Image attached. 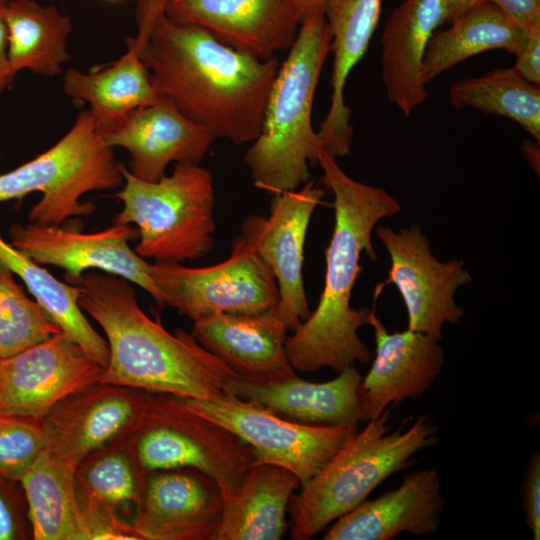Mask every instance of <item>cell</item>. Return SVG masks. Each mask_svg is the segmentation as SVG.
Listing matches in <instances>:
<instances>
[{"label": "cell", "mask_w": 540, "mask_h": 540, "mask_svg": "<svg viewBox=\"0 0 540 540\" xmlns=\"http://www.w3.org/2000/svg\"><path fill=\"white\" fill-rule=\"evenodd\" d=\"M157 93L215 138L254 141L280 63L235 50L162 14L140 52Z\"/></svg>", "instance_id": "cell-1"}, {"label": "cell", "mask_w": 540, "mask_h": 540, "mask_svg": "<svg viewBox=\"0 0 540 540\" xmlns=\"http://www.w3.org/2000/svg\"><path fill=\"white\" fill-rule=\"evenodd\" d=\"M317 164L323 182L334 195V227L325 251L324 287L314 311L287 336L285 350L294 370L311 372L328 367L340 373L367 363L373 352L358 336L369 324L371 309L351 306L352 290L362 267L363 251L377 259L372 232L377 223L401 210L386 190L351 178L336 159L321 151Z\"/></svg>", "instance_id": "cell-2"}, {"label": "cell", "mask_w": 540, "mask_h": 540, "mask_svg": "<svg viewBox=\"0 0 540 540\" xmlns=\"http://www.w3.org/2000/svg\"><path fill=\"white\" fill-rule=\"evenodd\" d=\"M71 284L79 288L82 311L107 337L109 356L101 382L183 398L237 396L236 384L243 378L192 334L182 329L172 334L148 317L131 282L87 271Z\"/></svg>", "instance_id": "cell-3"}, {"label": "cell", "mask_w": 540, "mask_h": 540, "mask_svg": "<svg viewBox=\"0 0 540 540\" xmlns=\"http://www.w3.org/2000/svg\"><path fill=\"white\" fill-rule=\"evenodd\" d=\"M323 8L306 16L280 64L267 99L258 137L244 155L253 185L276 194L310 180L309 165L322 151L312 126L314 95L330 52Z\"/></svg>", "instance_id": "cell-4"}, {"label": "cell", "mask_w": 540, "mask_h": 540, "mask_svg": "<svg viewBox=\"0 0 540 540\" xmlns=\"http://www.w3.org/2000/svg\"><path fill=\"white\" fill-rule=\"evenodd\" d=\"M389 410L367 421L289 503L291 538L308 540L363 503L394 473L436 440L437 426L421 415L405 431L393 432Z\"/></svg>", "instance_id": "cell-5"}, {"label": "cell", "mask_w": 540, "mask_h": 540, "mask_svg": "<svg viewBox=\"0 0 540 540\" xmlns=\"http://www.w3.org/2000/svg\"><path fill=\"white\" fill-rule=\"evenodd\" d=\"M123 184L115 193L122 210L113 224H135V252L154 261L181 263L205 256L214 245L215 190L211 172L175 164L170 175L147 182L120 165Z\"/></svg>", "instance_id": "cell-6"}, {"label": "cell", "mask_w": 540, "mask_h": 540, "mask_svg": "<svg viewBox=\"0 0 540 540\" xmlns=\"http://www.w3.org/2000/svg\"><path fill=\"white\" fill-rule=\"evenodd\" d=\"M120 165L85 109L52 147L0 174V202L40 192L41 199L28 213L29 223L61 226L72 217L89 216L95 211L93 203L80 200L84 194L122 186Z\"/></svg>", "instance_id": "cell-7"}, {"label": "cell", "mask_w": 540, "mask_h": 540, "mask_svg": "<svg viewBox=\"0 0 540 540\" xmlns=\"http://www.w3.org/2000/svg\"><path fill=\"white\" fill-rule=\"evenodd\" d=\"M126 442L146 474L192 468L215 481L223 497L238 487L256 462L249 444L170 394L154 393L144 417Z\"/></svg>", "instance_id": "cell-8"}, {"label": "cell", "mask_w": 540, "mask_h": 540, "mask_svg": "<svg viewBox=\"0 0 540 540\" xmlns=\"http://www.w3.org/2000/svg\"><path fill=\"white\" fill-rule=\"evenodd\" d=\"M150 275L170 306L193 321L212 313L253 314L276 308L279 289L266 262L241 237L224 261L206 267L150 263Z\"/></svg>", "instance_id": "cell-9"}, {"label": "cell", "mask_w": 540, "mask_h": 540, "mask_svg": "<svg viewBox=\"0 0 540 540\" xmlns=\"http://www.w3.org/2000/svg\"><path fill=\"white\" fill-rule=\"evenodd\" d=\"M178 398L193 412L225 427L249 444L257 463L287 469L301 484L316 475L358 431L295 422L238 396L219 400Z\"/></svg>", "instance_id": "cell-10"}, {"label": "cell", "mask_w": 540, "mask_h": 540, "mask_svg": "<svg viewBox=\"0 0 540 540\" xmlns=\"http://www.w3.org/2000/svg\"><path fill=\"white\" fill-rule=\"evenodd\" d=\"M376 234L390 258L388 278L398 289L408 315L407 329L441 340L444 324L456 325L464 315L454 296L472 281L464 261H439L421 227L413 223L393 230L379 226Z\"/></svg>", "instance_id": "cell-11"}, {"label": "cell", "mask_w": 540, "mask_h": 540, "mask_svg": "<svg viewBox=\"0 0 540 540\" xmlns=\"http://www.w3.org/2000/svg\"><path fill=\"white\" fill-rule=\"evenodd\" d=\"M326 189L309 180L297 190L274 194L268 217L248 215L241 237L270 267L279 289L277 310L289 331L306 320L308 307L304 281V244L307 229Z\"/></svg>", "instance_id": "cell-12"}, {"label": "cell", "mask_w": 540, "mask_h": 540, "mask_svg": "<svg viewBox=\"0 0 540 540\" xmlns=\"http://www.w3.org/2000/svg\"><path fill=\"white\" fill-rule=\"evenodd\" d=\"M154 393L97 381L72 393L42 419L47 449L76 467L89 454L125 440Z\"/></svg>", "instance_id": "cell-13"}, {"label": "cell", "mask_w": 540, "mask_h": 540, "mask_svg": "<svg viewBox=\"0 0 540 540\" xmlns=\"http://www.w3.org/2000/svg\"><path fill=\"white\" fill-rule=\"evenodd\" d=\"M104 368L62 331L0 358V414L42 420L61 400L94 382Z\"/></svg>", "instance_id": "cell-14"}, {"label": "cell", "mask_w": 540, "mask_h": 540, "mask_svg": "<svg viewBox=\"0 0 540 540\" xmlns=\"http://www.w3.org/2000/svg\"><path fill=\"white\" fill-rule=\"evenodd\" d=\"M9 236L11 244L36 263L62 268L69 284L88 270H100L140 286L159 308L165 307L150 275V263L128 245L134 236L129 225L113 224L102 231L82 233L55 225L14 224Z\"/></svg>", "instance_id": "cell-15"}, {"label": "cell", "mask_w": 540, "mask_h": 540, "mask_svg": "<svg viewBox=\"0 0 540 540\" xmlns=\"http://www.w3.org/2000/svg\"><path fill=\"white\" fill-rule=\"evenodd\" d=\"M224 497L219 485L192 468L146 474L131 524L141 540H214Z\"/></svg>", "instance_id": "cell-16"}, {"label": "cell", "mask_w": 540, "mask_h": 540, "mask_svg": "<svg viewBox=\"0 0 540 540\" xmlns=\"http://www.w3.org/2000/svg\"><path fill=\"white\" fill-rule=\"evenodd\" d=\"M163 14L262 60L289 49L301 24L289 0H165Z\"/></svg>", "instance_id": "cell-17"}, {"label": "cell", "mask_w": 540, "mask_h": 540, "mask_svg": "<svg viewBox=\"0 0 540 540\" xmlns=\"http://www.w3.org/2000/svg\"><path fill=\"white\" fill-rule=\"evenodd\" d=\"M102 137L111 148L126 149L128 170L147 182L158 181L171 162L200 165L215 139L161 95L156 103L128 113Z\"/></svg>", "instance_id": "cell-18"}, {"label": "cell", "mask_w": 540, "mask_h": 540, "mask_svg": "<svg viewBox=\"0 0 540 540\" xmlns=\"http://www.w3.org/2000/svg\"><path fill=\"white\" fill-rule=\"evenodd\" d=\"M374 330L375 356L361 382V418L375 419L389 406L416 400L432 387L444 365L439 340L406 329L390 333L371 309L369 324Z\"/></svg>", "instance_id": "cell-19"}, {"label": "cell", "mask_w": 540, "mask_h": 540, "mask_svg": "<svg viewBox=\"0 0 540 540\" xmlns=\"http://www.w3.org/2000/svg\"><path fill=\"white\" fill-rule=\"evenodd\" d=\"M145 477L126 439L89 454L75 467L77 500L90 540H141L130 521Z\"/></svg>", "instance_id": "cell-20"}, {"label": "cell", "mask_w": 540, "mask_h": 540, "mask_svg": "<svg viewBox=\"0 0 540 540\" xmlns=\"http://www.w3.org/2000/svg\"><path fill=\"white\" fill-rule=\"evenodd\" d=\"M288 331L276 307L204 315L194 320L192 336L243 379L272 383L296 375L285 350Z\"/></svg>", "instance_id": "cell-21"}, {"label": "cell", "mask_w": 540, "mask_h": 540, "mask_svg": "<svg viewBox=\"0 0 540 540\" xmlns=\"http://www.w3.org/2000/svg\"><path fill=\"white\" fill-rule=\"evenodd\" d=\"M445 505L438 472L411 471L397 488L336 519L322 539L391 540L403 532L428 535L438 530Z\"/></svg>", "instance_id": "cell-22"}, {"label": "cell", "mask_w": 540, "mask_h": 540, "mask_svg": "<svg viewBox=\"0 0 540 540\" xmlns=\"http://www.w3.org/2000/svg\"><path fill=\"white\" fill-rule=\"evenodd\" d=\"M382 0H325L324 16L333 53L331 103L317 132L322 150L333 158L351 151V110L345 104L347 78L366 53L377 27Z\"/></svg>", "instance_id": "cell-23"}, {"label": "cell", "mask_w": 540, "mask_h": 540, "mask_svg": "<svg viewBox=\"0 0 540 540\" xmlns=\"http://www.w3.org/2000/svg\"><path fill=\"white\" fill-rule=\"evenodd\" d=\"M447 22L444 0H405L387 18L382 33V82L389 100L405 116L428 97L422 79L427 44Z\"/></svg>", "instance_id": "cell-24"}, {"label": "cell", "mask_w": 540, "mask_h": 540, "mask_svg": "<svg viewBox=\"0 0 540 540\" xmlns=\"http://www.w3.org/2000/svg\"><path fill=\"white\" fill-rule=\"evenodd\" d=\"M361 382L362 376L351 366L326 382L306 381L297 375L272 383L240 379L236 394L295 422L358 430Z\"/></svg>", "instance_id": "cell-25"}, {"label": "cell", "mask_w": 540, "mask_h": 540, "mask_svg": "<svg viewBox=\"0 0 540 540\" xmlns=\"http://www.w3.org/2000/svg\"><path fill=\"white\" fill-rule=\"evenodd\" d=\"M299 478L279 466L255 462L238 487L224 497L214 540H279L288 528L286 512Z\"/></svg>", "instance_id": "cell-26"}, {"label": "cell", "mask_w": 540, "mask_h": 540, "mask_svg": "<svg viewBox=\"0 0 540 540\" xmlns=\"http://www.w3.org/2000/svg\"><path fill=\"white\" fill-rule=\"evenodd\" d=\"M63 91L70 98L89 104L88 110L101 135L131 111L160 98L140 55L128 45L119 59L99 69L87 73L67 69Z\"/></svg>", "instance_id": "cell-27"}, {"label": "cell", "mask_w": 540, "mask_h": 540, "mask_svg": "<svg viewBox=\"0 0 540 540\" xmlns=\"http://www.w3.org/2000/svg\"><path fill=\"white\" fill-rule=\"evenodd\" d=\"M34 540H90L79 508L75 467L45 449L19 482Z\"/></svg>", "instance_id": "cell-28"}, {"label": "cell", "mask_w": 540, "mask_h": 540, "mask_svg": "<svg viewBox=\"0 0 540 540\" xmlns=\"http://www.w3.org/2000/svg\"><path fill=\"white\" fill-rule=\"evenodd\" d=\"M529 31L484 0L453 20L450 28L432 35L423 58V82L427 85L456 64L488 50L503 49L515 55Z\"/></svg>", "instance_id": "cell-29"}, {"label": "cell", "mask_w": 540, "mask_h": 540, "mask_svg": "<svg viewBox=\"0 0 540 540\" xmlns=\"http://www.w3.org/2000/svg\"><path fill=\"white\" fill-rule=\"evenodd\" d=\"M8 58L16 76L22 70L55 77L71 58V19L53 5L34 0H9L6 9Z\"/></svg>", "instance_id": "cell-30"}, {"label": "cell", "mask_w": 540, "mask_h": 540, "mask_svg": "<svg viewBox=\"0 0 540 540\" xmlns=\"http://www.w3.org/2000/svg\"><path fill=\"white\" fill-rule=\"evenodd\" d=\"M0 262L22 280L34 300L61 331L105 369L108 344L80 308L78 286L58 280L1 235Z\"/></svg>", "instance_id": "cell-31"}, {"label": "cell", "mask_w": 540, "mask_h": 540, "mask_svg": "<svg viewBox=\"0 0 540 540\" xmlns=\"http://www.w3.org/2000/svg\"><path fill=\"white\" fill-rule=\"evenodd\" d=\"M449 100L457 109L470 107L513 120L540 140V86L512 67L454 82Z\"/></svg>", "instance_id": "cell-32"}, {"label": "cell", "mask_w": 540, "mask_h": 540, "mask_svg": "<svg viewBox=\"0 0 540 540\" xmlns=\"http://www.w3.org/2000/svg\"><path fill=\"white\" fill-rule=\"evenodd\" d=\"M59 332L61 329L27 296L14 274L0 262V358L16 354Z\"/></svg>", "instance_id": "cell-33"}, {"label": "cell", "mask_w": 540, "mask_h": 540, "mask_svg": "<svg viewBox=\"0 0 540 540\" xmlns=\"http://www.w3.org/2000/svg\"><path fill=\"white\" fill-rule=\"evenodd\" d=\"M47 449L42 420L0 414V476L19 483Z\"/></svg>", "instance_id": "cell-34"}, {"label": "cell", "mask_w": 540, "mask_h": 540, "mask_svg": "<svg viewBox=\"0 0 540 540\" xmlns=\"http://www.w3.org/2000/svg\"><path fill=\"white\" fill-rule=\"evenodd\" d=\"M31 538L27 503L19 483L0 476V540Z\"/></svg>", "instance_id": "cell-35"}, {"label": "cell", "mask_w": 540, "mask_h": 540, "mask_svg": "<svg viewBox=\"0 0 540 540\" xmlns=\"http://www.w3.org/2000/svg\"><path fill=\"white\" fill-rule=\"evenodd\" d=\"M522 507L534 540L540 539V452L537 450L528 463L522 483Z\"/></svg>", "instance_id": "cell-36"}, {"label": "cell", "mask_w": 540, "mask_h": 540, "mask_svg": "<svg viewBox=\"0 0 540 540\" xmlns=\"http://www.w3.org/2000/svg\"><path fill=\"white\" fill-rule=\"evenodd\" d=\"M135 3L137 33L135 37L127 39L126 45L132 47L140 55L153 26L163 14L165 0H135Z\"/></svg>", "instance_id": "cell-37"}, {"label": "cell", "mask_w": 540, "mask_h": 540, "mask_svg": "<svg viewBox=\"0 0 540 540\" xmlns=\"http://www.w3.org/2000/svg\"><path fill=\"white\" fill-rule=\"evenodd\" d=\"M515 56L512 68L528 82L540 86V29L529 31L526 41Z\"/></svg>", "instance_id": "cell-38"}, {"label": "cell", "mask_w": 540, "mask_h": 540, "mask_svg": "<svg viewBox=\"0 0 540 540\" xmlns=\"http://www.w3.org/2000/svg\"><path fill=\"white\" fill-rule=\"evenodd\" d=\"M527 30L540 29V0H485Z\"/></svg>", "instance_id": "cell-39"}, {"label": "cell", "mask_w": 540, "mask_h": 540, "mask_svg": "<svg viewBox=\"0 0 540 540\" xmlns=\"http://www.w3.org/2000/svg\"><path fill=\"white\" fill-rule=\"evenodd\" d=\"M9 0H0V97L10 87L15 75L10 69L8 58V30L6 9Z\"/></svg>", "instance_id": "cell-40"}, {"label": "cell", "mask_w": 540, "mask_h": 540, "mask_svg": "<svg viewBox=\"0 0 540 540\" xmlns=\"http://www.w3.org/2000/svg\"><path fill=\"white\" fill-rule=\"evenodd\" d=\"M447 10V22L451 23L469 9L484 0H444Z\"/></svg>", "instance_id": "cell-41"}, {"label": "cell", "mask_w": 540, "mask_h": 540, "mask_svg": "<svg viewBox=\"0 0 540 540\" xmlns=\"http://www.w3.org/2000/svg\"><path fill=\"white\" fill-rule=\"evenodd\" d=\"M299 15L301 22L310 13L323 8L325 0H289Z\"/></svg>", "instance_id": "cell-42"}]
</instances>
